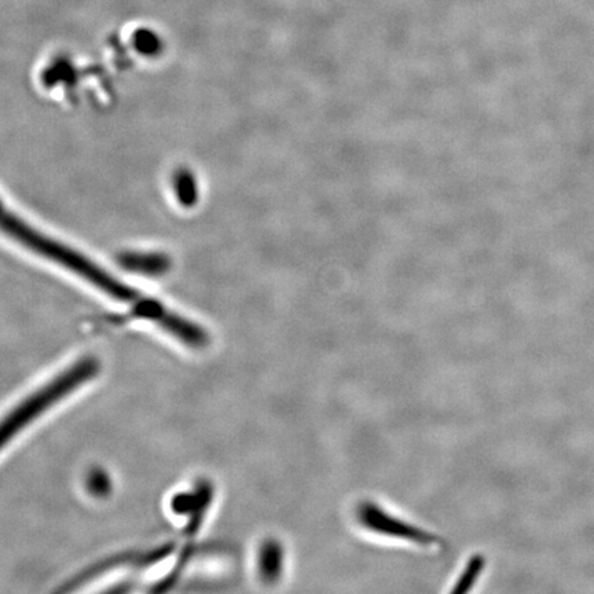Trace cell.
<instances>
[{
  "instance_id": "1",
  "label": "cell",
  "mask_w": 594,
  "mask_h": 594,
  "mask_svg": "<svg viewBox=\"0 0 594 594\" xmlns=\"http://www.w3.org/2000/svg\"><path fill=\"white\" fill-rule=\"evenodd\" d=\"M0 229L9 236L16 238L25 247L31 248L32 251L62 264L66 269L80 275L84 280L105 292L106 295L112 296L113 299L120 300V302L131 304V306H134L135 311L148 300L130 286L117 280L112 274L106 273L105 270L91 262L90 259L84 258L83 255L72 251L71 248L65 247L60 242L50 240L40 231L32 229L27 223L17 218L13 212L3 207L2 203H0Z\"/></svg>"
},
{
  "instance_id": "2",
  "label": "cell",
  "mask_w": 594,
  "mask_h": 594,
  "mask_svg": "<svg viewBox=\"0 0 594 594\" xmlns=\"http://www.w3.org/2000/svg\"><path fill=\"white\" fill-rule=\"evenodd\" d=\"M99 368L101 366L94 357L82 358L14 407L0 421V450L5 449L7 443L16 438L22 429L28 427L40 414L82 387L87 381L93 380Z\"/></svg>"
},
{
  "instance_id": "3",
  "label": "cell",
  "mask_w": 594,
  "mask_h": 594,
  "mask_svg": "<svg viewBox=\"0 0 594 594\" xmlns=\"http://www.w3.org/2000/svg\"><path fill=\"white\" fill-rule=\"evenodd\" d=\"M359 522L373 533L385 535V537L402 538L405 541L416 542L420 545H432L438 542V538L432 534L425 533L412 524L402 522L381 509L373 502H363L358 509Z\"/></svg>"
},
{
  "instance_id": "4",
  "label": "cell",
  "mask_w": 594,
  "mask_h": 594,
  "mask_svg": "<svg viewBox=\"0 0 594 594\" xmlns=\"http://www.w3.org/2000/svg\"><path fill=\"white\" fill-rule=\"evenodd\" d=\"M282 570H284V549L278 541H267L260 549V575L266 582H277Z\"/></svg>"
},
{
  "instance_id": "5",
  "label": "cell",
  "mask_w": 594,
  "mask_h": 594,
  "mask_svg": "<svg viewBox=\"0 0 594 594\" xmlns=\"http://www.w3.org/2000/svg\"><path fill=\"white\" fill-rule=\"evenodd\" d=\"M486 567V560L483 559L482 556H473L471 560H469L468 566L465 567L464 572H462L461 577L458 578L456 582V586L451 589V593L453 594H464L469 592L475 586L476 581H478L480 575H482L483 568Z\"/></svg>"
},
{
  "instance_id": "6",
  "label": "cell",
  "mask_w": 594,
  "mask_h": 594,
  "mask_svg": "<svg viewBox=\"0 0 594 594\" xmlns=\"http://www.w3.org/2000/svg\"><path fill=\"white\" fill-rule=\"evenodd\" d=\"M90 489L93 490L95 494H104L109 490L108 478H106L104 473L97 472L91 476Z\"/></svg>"
}]
</instances>
